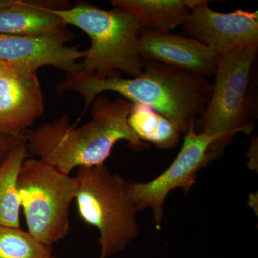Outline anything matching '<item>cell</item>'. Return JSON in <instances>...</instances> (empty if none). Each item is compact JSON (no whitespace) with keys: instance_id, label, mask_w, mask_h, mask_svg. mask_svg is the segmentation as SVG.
<instances>
[{"instance_id":"6","label":"cell","mask_w":258,"mask_h":258,"mask_svg":"<svg viewBox=\"0 0 258 258\" xmlns=\"http://www.w3.org/2000/svg\"><path fill=\"white\" fill-rule=\"evenodd\" d=\"M76 180L37 158L24 161L18 195L29 233L51 246L69 235L70 207L76 197Z\"/></svg>"},{"instance_id":"12","label":"cell","mask_w":258,"mask_h":258,"mask_svg":"<svg viewBox=\"0 0 258 258\" xmlns=\"http://www.w3.org/2000/svg\"><path fill=\"white\" fill-rule=\"evenodd\" d=\"M55 2L13 0L0 8V34L44 36L66 30V23L54 13Z\"/></svg>"},{"instance_id":"2","label":"cell","mask_w":258,"mask_h":258,"mask_svg":"<svg viewBox=\"0 0 258 258\" xmlns=\"http://www.w3.org/2000/svg\"><path fill=\"white\" fill-rule=\"evenodd\" d=\"M143 61V72L137 77L99 79L81 71L67 73L63 81L57 83L56 91L81 95L85 103L83 113L98 95L113 91L132 103L150 107L186 134L195 117L205 111L213 85L206 78Z\"/></svg>"},{"instance_id":"16","label":"cell","mask_w":258,"mask_h":258,"mask_svg":"<svg viewBox=\"0 0 258 258\" xmlns=\"http://www.w3.org/2000/svg\"><path fill=\"white\" fill-rule=\"evenodd\" d=\"M52 247L20 227L0 225V258H53Z\"/></svg>"},{"instance_id":"8","label":"cell","mask_w":258,"mask_h":258,"mask_svg":"<svg viewBox=\"0 0 258 258\" xmlns=\"http://www.w3.org/2000/svg\"><path fill=\"white\" fill-rule=\"evenodd\" d=\"M201 0L184 24L190 37L217 55L232 53L258 46V13L237 10L219 13Z\"/></svg>"},{"instance_id":"19","label":"cell","mask_w":258,"mask_h":258,"mask_svg":"<svg viewBox=\"0 0 258 258\" xmlns=\"http://www.w3.org/2000/svg\"><path fill=\"white\" fill-rule=\"evenodd\" d=\"M13 0H0V8L11 4Z\"/></svg>"},{"instance_id":"21","label":"cell","mask_w":258,"mask_h":258,"mask_svg":"<svg viewBox=\"0 0 258 258\" xmlns=\"http://www.w3.org/2000/svg\"><path fill=\"white\" fill-rule=\"evenodd\" d=\"M53 258H55V257H53Z\"/></svg>"},{"instance_id":"4","label":"cell","mask_w":258,"mask_h":258,"mask_svg":"<svg viewBox=\"0 0 258 258\" xmlns=\"http://www.w3.org/2000/svg\"><path fill=\"white\" fill-rule=\"evenodd\" d=\"M257 54L258 46L219 55L215 84L197 131L216 138L209 148L210 161L236 134L253 131L257 101L252 72Z\"/></svg>"},{"instance_id":"10","label":"cell","mask_w":258,"mask_h":258,"mask_svg":"<svg viewBox=\"0 0 258 258\" xmlns=\"http://www.w3.org/2000/svg\"><path fill=\"white\" fill-rule=\"evenodd\" d=\"M138 50L142 60L206 78L216 74L219 55L192 37L144 28Z\"/></svg>"},{"instance_id":"13","label":"cell","mask_w":258,"mask_h":258,"mask_svg":"<svg viewBox=\"0 0 258 258\" xmlns=\"http://www.w3.org/2000/svg\"><path fill=\"white\" fill-rule=\"evenodd\" d=\"M201 0H113V6L128 10L145 28L167 32L185 22Z\"/></svg>"},{"instance_id":"15","label":"cell","mask_w":258,"mask_h":258,"mask_svg":"<svg viewBox=\"0 0 258 258\" xmlns=\"http://www.w3.org/2000/svg\"><path fill=\"white\" fill-rule=\"evenodd\" d=\"M128 124L142 142L158 149H169L179 144L181 132L171 120L150 107L132 103Z\"/></svg>"},{"instance_id":"3","label":"cell","mask_w":258,"mask_h":258,"mask_svg":"<svg viewBox=\"0 0 258 258\" xmlns=\"http://www.w3.org/2000/svg\"><path fill=\"white\" fill-rule=\"evenodd\" d=\"M114 7L104 10L91 3H80L71 8L53 9L66 25L77 27L89 37L91 47L84 51L79 71L97 79H111L121 74L134 78L143 72L138 40L145 26L128 10Z\"/></svg>"},{"instance_id":"11","label":"cell","mask_w":258,"mask_h":258,"mask_svg":"<svg viewBox=\"0 0 258 258\" xmlns=\"http://www.w3.org/2000/svg\"><path fill=\"white\" fill-rule=\"evenodd\" d=\"M43 93L37 71L13 68L0 76V127L21 134L44 113Z\"/></svg>"},{"instance_id":"7","label":"cell","mask_w":258,"mask_h":258,"mask_svg":"<svg viewBox=\"0 0 258 258\" xmlns=\"http://www.w3.org/2000/svg\"><path fill=\"white\" fill-rule=\"evenodd\" d=\"M216 138L198 133L195 122L185 134L184 143L175 160L162 174L147 183L129 181L131 195L138 211L150 208L157 225L162 221L164 204L173 190L188 192L196 180L197 174L210 162L209 148Z\"/></svg>"},{"instance_id":"1","label":"cell","mask_w":258,"mask_h":258,"mask_svg":"<svg viewBox=\"0 0 258 258\" xmlns=\"http://www.w3.org/2000/svg\"><path fill=\"white\" fill-rule=\"evenodd\" d=\"M132 103L120 96L111 100L100 94L91 104V118L75 128L66 113L26 134L28 153L66 174L75 168L105 164L120 141L140 152L149 144L137 137L128 118Z\"/></svg>"},{"instance_id":"17","label":"cell","mask_w":258,"mask_h":258,"mask_svg":"<svg viewBox=\"0 0 258 258\" xmlns=\"http://www.w3.org/2000/svg\"><path fill=\"white\" fill-rule=\"evenodd\" d=\"M26 142V134L0 132V165L15 147Z\"/></svg>"},{"instance_id":"14","label":"cell","mask_w":258,"mask_h":258,"mask_svg":"<svg viewBox=\"0 0 258 258\" xmlns=\"http://www.w3.org/2000/svg\"><path fill=\"white\" fill-rule=\"evenodd\" d=\"M27 142L15 147L0 165V225L20 227L18 178L28 157Z\"/></svg>"},{"instance_id":"18","label":"cell","mask_w":258,"mask_h":258,"mask_svg":"<svg viewBox=\"0 0 258 258\" xmlns=\"http://www.w3.org/2000/svg\"><path fill=\"white\" fill-rule=\"evenodd\" d=\"M13 68L14 67H13V66H8V64L3 63V62H0V76L5 74V73L8 72V71H10V70L13 69Z\"/></svg>"},{"instance_id":"20","label":"cell","mask_w":258,"mask_h":258,"mask_svg":"<svg viewBox=\"0 0 258 258\" xmlns=\"http://www.w3.org/2000/svg\"><path fill=\"white\" fill-rule=\"evenodd\" d=\"M0 132H2V133H8V132H5L4 129L2 128L1 127H0Z\"/></svg>"},{"instance_id":"5","label":"cell","mask_w":258,"mask_h":258,"mask_svg":"<svg viewBox=\"0 0 258 258\" xmlns=\"http://www.w3.org/2000/svg\"><path fill=\"white\" fill-rule=\"evenodd\" d=\"M75 179L80 217L99 231L98 258L123 252L139 234V211L131 195L129 181L119 174H111L105 164L80 167Z\"/></svg>"},{"instance_id":"9","label":"cell","mask_w":258,"mask_h":258,"mask_svg":"<svg viewBox=\"0 0 258 258\" xmlns=\"http://www.w3.org/2000/svg\"><path fill=\"white\" fill-rule=\"evenodd\" d=\"M72 38L67 30L44 36L0 34V62L31 71L52 66L66 74L76 72L80 71L79 60L85 53L66 45Z\"/></svg>"}]
</instances>
